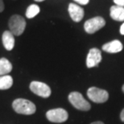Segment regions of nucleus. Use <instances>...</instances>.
Instances as JSON below:
<instances>
[{
    "instance_id": "f257e3e1",
    "label": "nucleus",
    "mask_w": 124,
    "mask_h": 124,
    "mask_svg": "<svg viewBox=\"0 0 124 124\" xmlns=\"http://www.w3.org/2000/svg\"><path fill=\"white\" fill-rule=\"evenodd\" d=\"M12 107L16 113L21 115H30L36 112V106L31 101L23 98L16 99L12 103Z\"/></svg>"
},
{
    "instance_id": "f03ea898",
    "label": "nucleus",
    "mask_w": 124,
    "mask_h": 124,
    "mask_svg": "<svg viewBox=\"0 0 124 124\" xmlns=\"http://www.w3.org/2000/svg\"><path fill=\"white\" fill-rule=\"evenodd\" d=\"M8 25L10 31L14 36H21L26 28V21L23 16L19 15H14L9 19Z\"/></svg>"
},
{
    "instance_id": "7ed1b4c3",
    "label": "nucleus",
    "mask_w": 124,
    "mask_h": 124,
    "mask_svg": "<svg viewBox=\"0 0 124 124\" xmlns=\"http://www.w3.org/2000/svg\"><path fill=\"white\" fill-rule=\"evenodd\" d=\"M69 101L78 110L82 111H88L91 108L90 104L84 98L82 94L79 92H72L69 93Z\"/></svg>"
},
{
    "instance_id": "20e7f679",
    "label": "nucleus",
    "mask_w": 124,
    "mask_h": 124,
    "mask_svg": "<svg viewBox=\"0 0 124 124\" xmlns=\"http://www.w3.org/2000/svg\"><path fill=\"white\" fill-rule=\"evenodd\" d=\"M88 98L96 103L106 102L109 98V93L106 90L98 87H90L87 90Z\"/></svg>"
},
{
    "instance_id": "39448f33",
    "label": "nucleus",
    "mask_w": 124,
    "mask_h": 124,
    "mask_svg": "<svg viewBox=\"0 0 124 124\" xmlns=\"http://www.w3.org/2000/svg\"><path fill=\"white\" fill-rule=\"evenodd\" d=\"M106 24V21L102 17L96 16L94 18L88 19L84 24L85 31L89 34H93L101 28H102Z\"/></svg>"
},
{
    "instance_id": "423d86ee",
    "label": "nucleus",
    "mask_w": 124,
    "mask_h": 124,
    "mask_svg": "<svg viewBox=\"0 0 124 124\" xmlns=\"http://www.w3.org/2000/svg\"><path fill=\"white\" fill-rule=\"evenodd\" d=\"M47 118L52 123H61L68 119V112L62 108H56L48 110L46 113Z\"/></svg>"
},
{
    "instance_id": "0eeeda50",
    "label": "nucleus",
    "mask_w": 124,
    "mask_h": 124,
    "mask_svg": "<svg viewBox=\"0 0 124 124\" xmlns=\"http://www.w3.org/2000/svg\"><path fill=\"white\" fill-rule=\"evenodd\" d=\"M30 90L35 94L42 98H48L51 95V89L45 83L40 81H32L30 84Z\"/></svg>"
},
{
    "instance_id": "6e6552de",
    "label": "nucleus",
    "mask_w": 124,
    "mask_h": 124,
    "mask_svg": "<svg viewBox=\"0 0 124 124\" xmlns=\"http://www.w3.org/2000/svg\"><path fill=\"white\" fill-rule=\"evenodd\" d=\"M101 61V53L99 49L91 48L86 58V65L88 68H93L97 66Z\"/></svg>"
},
{
    "instance_id": "1a4fd4ad",
    "label": "nucleus",
    "mask_w": 124,
    "mask_h": 124,
    "mask_svg": "<svg viewBox=\"0 0 124 124\" xmlns=\"http://www.w3.org/2000/svg\"><path fill=\"white\" fill-rule=\"evenodd\" d=\"M68 10L69 16L74 22L78 23L83 19L85 12H84V10L81 7H79L78 5L75 3H70L69 5Z\"/></svg>"
},
{
    "instance_id": "9d476101",
    "label": "nucleus",
    "mask_w": 124,
    "mask_h": 124,
    "mask_svg": "<svg viewBox=\"0 0 124 124\" xmlns=\"http://www.w3.org/2000/svg\"><path fill=\"white\" fill-rule=\"evenodd\" d=\"M102 50L109 53H117L123 50V44L119 40L115 39L109 43L105 44L102 46Z\"/></svg>"
},
{
    "instance_id": "9b49d317",
    "label": "nucleus",
    "mask_w": 124,
    "mask_h": 124,
    "mask_svg": "<svg viewBox=\"0 0 124 124\" xmlns=\"http://www.w3.org/2000/svg\"><path fill=\"white\" fill-rule=\"evenodd\" d=\"M2 44L4 48L8 51H11L13 49L15 46V38L14 35L10 31H5L2 36Z\"/></svg>"
},
{
    "instance_id": "f8f14e48",
    "label": "nucleus",
    "mask_w": 124,
    "mask_h": 124,
    "mask_svg": "<svg viewBox=\"0 0 124 124\" xmlns=\"http://www.w3.org/2000/svg\"><path fill=\"white\" fill-rule=\"evenodd\" d=\"M110 16L114 20L124 21V7L119 6H112L110 10Z\"/></svg>"
},
{
    "instance_id": "ddd939ff",
    "label": "nucleus",
    "mask_w": 124,
    "mask_h": 124,
    "mask_svg": "<svg viewBox=\"0 0 124 124\" xmlns=\"http://www.w3.org/2000/svg\"><path fill=\"white\" fill-rule=\"evenodd\" d=\"M12 70V64L7 59H0V76L7 75Z\"/></svg>"
},
{
    "instance_id": "4468645a",
    "label": "nucleus",
    "mask_w": 124,
    "mask_h": 124,
    "mask_svg": "<svg viewBox=\"0 0 124 124\" xmlns=\"http://www.w3.org/2000/svg\"><path fill=\"white\" fill-rule=\"evenodd\" d=\"M13 85V79L10 75L0 76V90H8Z\"/></svg>"
},
{
    "instance_id": "2eb2a0df",
    "label": "nucleus",
    "mask_w": 124,
    "mask_h": 124,
    "mask_svg": "<svg viewBox=\"0 0 124 124\" xmlns=\"http://www.w3.org/2000/svg\"><path fill=\"white\" fill-rule=\"evenodd\" d=\"M39 11H40V9H39V7L38 5H36V4L30 5V6L27 8V11H26L27 18H28V19L34 18L35 16H36L39 13Z\"/></svg>"
},
{
    "instance_id": "dca6fc26",
    "label": "nucleus",
    "mask_w": 124,
    "mask_h": 124,
    "mask_svg": "<svg viewBox=\"0 0 124 124\" xmlns=\"http://www.w3.org/2000/svg\"><path fill=\"white\" fill-rule=\"evenodd\" d=\"M114 2L119 7H124V0H114Z\"/></svg>"
},
{
    "instance_id": "f3484780",
    "label": "nucleus",
    "mask_w": 124,
    "mask_h": 124,
    "mask_svg": "<svg viewBox=\"0 0 124 124\" xmlns=\"http://www.w3.org/2000/svg\"><path fill=\"white\" fill-rule=\"evenodd\" d=\"M74 1L78 2V3L81 4V5H86V4L89 3L90 0H74Z\"/></svg>"
},
{
    "instance_id": "a211bd4d",
    "label": "nucleus",
    "mask_w": 124,
    "mask_h": 124,
    "mask_svg": "<svg viewBox=\"0 0 124 124\" xmlns=\"http://www.w3.org/2000/svg\"><path fill=\"white\" fill-rule=\"evenodd\" d=\"M5 6H4V2L3 0H0V12H2L4 11Z\"/></svg>"
},
{
    "instance_id": "6ab92c4d",
    "label": "nucleus",
    "mask_w": 124,
    "mask_h": 124,
    "mask_svg": "<svg viewBox=\"0 0 124 124\" xmlns=\"http://www.w3.org/2000/svg\"><path fill=\"white\" fill-rule=\"evenodd\" d=\"M120 118L121 120L123 121V122L124 123V109L122 110V112H121V115H120Z\"/></svg>"
},
{
    "instance_id": "aec40b11",
    "label": "nucleus",
    "mask_w": 124,
    "mask_h": 124,
    "mask_svg": "<svg viewBox=\"0 0 124 124\" xmlns=\"http://www.w3.org/2000/svg\"><path fill=\"white\" fill-rule=\"evenodd\" d=\"M120 33L122 35H124V23L122 24V26L120 28Z\"/></svg>"
},
{
    "instance_id": "412c9836",
    "label": "nucleus",
    "mask_w": 124,
    "mask_h": 124,
    "mask_svg": "<svg viewBox=\"0 0 124 124\" xmlns=\"http://www.w3.org/2000/svg\"><path fill=\"white\" fill-rule=\"evenodd\" d=\"M90 124H104V123L102 122H100V121H98V122H94V123H92Z\"/></svg>"
},
{
    "instance_id": "4be33fe9",
    "label": "nucleus",
    "mask_w": 124,
    "mask_h": 124,
    "mask_svg": "<svg viewBox=\"0 0 124 124\" xmlns=\"http://www.w3.org/2000/svg\"><path fill=\"white\" fill-rule=\"evenodd\" d=\"M36 2H43V1H44V0H35Z\"/></svg>"
},
{
    "instance_id": "5701e85b",
    "label": "nucleus",
    "mask_w": 124,
    "mask_h": 124,
    "mask_svg": "<svg viewBox=\"0 0 124 124\" xmlns=\"http://www.w3.org/2000/svg\"><path fill=\"white\" fill-rule=\"evenodd\" d=\"M122 90H123V93H124V85H123V88H122Z\"/></svg>"
}]
</instances>
